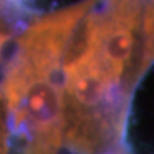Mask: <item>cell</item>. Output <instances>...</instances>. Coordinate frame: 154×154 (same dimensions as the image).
Listing matches in <instances>:
<instances>
[{"instance_id":"cell-1","label":"cell","mask_w":154,"mask_h":154,"mask_svg":"<svg viewBox=\"0 0 154 154\" xmlns=\"http://www.w3.org/2000/svg\"><path fill=\"white\" fill-rule=\"evenodd\" d=\"M0 106H2V93H0ZM0 154H7V131H6V123L2 120V109H0Z\"/></svg>"}]
</instances>
